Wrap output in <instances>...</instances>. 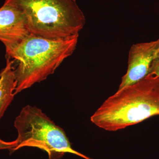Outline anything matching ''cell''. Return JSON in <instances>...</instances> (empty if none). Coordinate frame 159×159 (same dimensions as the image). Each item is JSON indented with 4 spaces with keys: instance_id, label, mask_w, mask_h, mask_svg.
I'll use <instances>...</instances> for the list:
<instances>
[{
    "instance_id": "6",
    "label": "cell",
    "mask_w": 159,
    "mask_h": 159,
    "mask_svg": "<svg viewBox=\"0 0 159 159\" xmlns=\"http://www.w3.org/2000/svg\"><path fill=\"white\" fill-rule=\"evenodd\" d=\"M30 34L22 12L4 3L0 8V41L6 50L11 48Z\"/></svg>"
},
{
    "instance_id": "8",
    "label": "cell",
    "mask_w": 159,
    "mask_h": 159,
    "mask_svg": "<svg viewBox=\"0 0 159 159\" xmlns=\"http://www.w3.org/2000/svg\"><path fill=\"white\" fill-rule=\"evenodd\" d=\"M148 75L159 77V52L151 65Z\"/></svg>"
},
{
    "instance_id": "7",
    "label": "cell",
    "mask_w": 159,
    "mask_h": 159,
    "mask_svg": "<svg viewBox=\"0 0 159 159\" xmlns=\"http://www.w3.org/2000/svg\"><path fill=\"white\" fill-rule=\"evenodd\" d=\"M16 87L12 61L7 58L6 66L0 72V119L14 99Z\"/></svg>"
},
{
    "instance_id": "4",
    "label": "cell",
    "mask_w": 159,
    "mask_h": 159,
    "mask_svg": "<svg viewBox=\"0 0 159 159\" xmlns=\"http://www.w3.org/2000/svg\"><path fill=\"white\" fill-rule=\"evenodd\" d=\"M14 126L18 136L13 152L24 147H36L46 152L49 159H61L66 153L92 159L73 149L64 130L36 107H23Z\"/></svg>"
},
{
    "instance_id": "3",
    "label": "cell",
    "mask_w": 159,
    "mask_h": 159,
    "mask_svg": "<svg viewBox=\"0 0 159 159\" xmlns=\"http://www.w3.org/2000/svg\"><path fill=\"white\" fill-rule=\"evenodd\" d=\"M22 12L30 34L51 39L79 36L85 24L76 0H6Z\"/></svg>"
},
{
    "instance_id": "1",
    "label": "cell",
    "mask_w": 159,
    "mask_h": 159,
    "mask_svg": "<svg viewBox=\"0 0 159 159\" xmlns=\"http://www.w3.org/2000/svg\"><path fill=\"white\" fill-rule=\"evenodd\" d=\"M78 37L51 39L30 34L6 50L7 58L15 63V66L12 65L16 82L15 95L54 74L74 53Z\"/></svg>"
},
{
    "instance_id": "9",
    "label": "cell",
    "mask_w": 159,
    "mask_h": 159,
    "mask_svg": "<svg viewBox=\"0 0 159 159\" xmlns=\"http://www.w3.org/2000/svg\"><path fill=\"white\" fill-rule=\"evenodd\" d=\"M16 145L15 140L12 142H6L0 139V150L1 149H9L10 151L13 152Z\"/></svg>"
},
{
    "instance_id": "5",
    "label": "cell",
    "mask_w": 159,
    "mask_h": 159,
    "mask_svg": "<svg viewBox=\"0 0 159 159\" xmlns=\"http://www.w3.org/2000/svg\"><path fill=\"white\" fill-rule=\"evenodd\" d=\"M159 52V39L135 44L129 54L128 69L119 89L136 83L148 74L151 65Z\"/></svg>"
},
{
    "instance_id": "2",
    "label": "cell",
    "mask_w": 159,
    "mask_h": 159,
    "mask_svg": "<svg viewBox=\"0 0 159 159\" xmlns=\"http://www.w3.org/2000/svg\"><path fill=\"white\" fill-rule=\"evenodd\" d=\"M159 115V77L148 75L118 89L91 117L104 130L116 131Z\"/></svg>"
}]
</instances>
